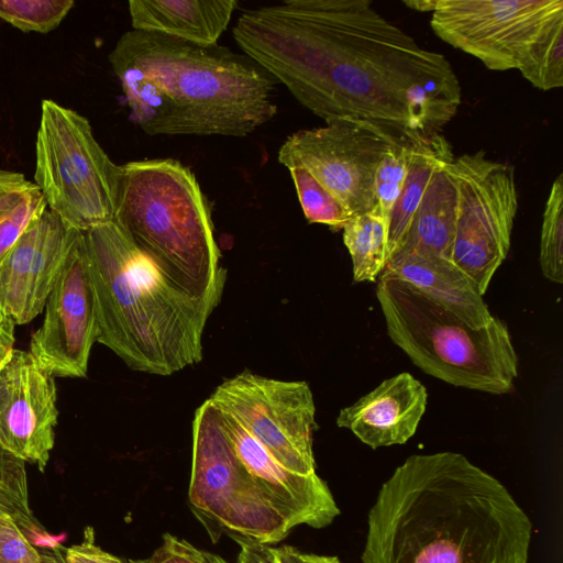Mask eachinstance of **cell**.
<instances>
[{"mask_svg":"<svg viewBox=\"0 0 563 563\" xmlns=\"http://www.w3.org/2000/svg\"><path fill=\"white\" fill-rule=\"evenodd\" d=\"M297 197L309 223H320L333 230H342L352 218L306 169L289 168Z\"/></svg>","mask_w":563,"mask_h":563,"instance_id":"27","label":"cell"},{"mask_svg":"<svg viewBox=\"0 0 563 563\" xmlns=\"http://www.w3.org/2000/svg\"><path fill=\"white\" fill-rule=\"evenodd\" d=\"M540 266L543 276L563 282V175L553 181L545 202L540 239Z\"/></svg>","mask_w":563,"mask_h":563,"instance_id":"24","label":"cell"},{"mask_svg":"<svg viewBox=\"0 0 563 563\" xmlns=\"http://www.w3.org/2000/svg\"><path fill=\"white\" fill-rule=\"evenodd\" d=\"M355 282H376L388 256V225L378 209L352 217L342 228Z\"/></svg>","mask_w":563,"mask_h":563,"instance_id":"21","label":"cell"},{"mask_svg":"<svg viewBox=\"0 0 563 563\" xmlns=\"http://www.w3.org/2000/svg\"><path fill=\"white\" fill-rule=\"evenodd\" d=\"M427 400L426 387L404 372L341 409L336 424L372 449L404 444L415 435Z\"/></svg>","mask_w":563,"mask_h":563,"instance_id":"16","label":"cell"},{"mask_svg":"<svg viewBox=\"0 0 563 563\" xmlns=\"http://www.w3.org/2000/svg\"><path fill=\"white\" fill-rule=\"evenodd\" d=\"M188 498L198 517L232 537L271 545L292 530L238 457L221 413L209 398L192 420Z\"/></svg>","mask_w":563,"mask_h":563,"instance_id":"8","label":"cell"},{"mask_svg":"<svg viewBox=\"0 0 563 563\" xmlns=\"http://www.w3.org/2000/svg\"><path fill=\"white\" fill-rule=\"evenodd\" d=\"M132 30L213 46L228 29L235 0H130Z\"/></svg>","mask_w":563,"mask_h":563,"instance_id":"18","label":"cell"},{"mask_svg":"<svg viewBox=\"0 0 563 563\" xmlns=\"http://www.w3.org/2000/svg\"><path fill=\"white\" fill-rule=\"evenodd\" d=\"M376 296L390 340L426 374L493 395L514 389L518 357L503 320L495 317L473 328L415 286L385 274Z\"/></svg>","mask_w":563,"mask_h":563,"instance_id":"6","label":"cell"},{"mask_svg":"<svg viewBox=\"0 0 563 563\" xmlns=\"http://www.w3.org/2000/svg\"><path fill=\"white\" fill-rule=\"evenodd\" d=\"M209 399L233 417L280 465L301 475L316 473V406L306 382L244 371L223 380Z\"/></svg>","mask_w":563,"mask_h":563,"instance_id":"11","label":"cell"},{"mask_svg":"<svg viewBox=\"0 0 563 563\" xmlns=\"http://www.w3.org/2000/svg\"><path fill=\"white\" fill-rule=\"evenodd\" d=\"M563 15V0H437L431 27L488 69H518L542 31Z\"/></svg>","mask_w":563,"mask_h":563,"instance_id":"12","label":"cell"},{"mask_svg":"<svg viewBox=\"0 0 563 563\" xmlns=\"http://www.w3.org/2000/svg\"><path fill=\"white\" fill-rule=\"evenodd\" d=\"M74 4L73 0H0V19L23 32L48 33Z\"/></svg>","mask_w":563,"mask_h":563,"instance_id":"26","label":"cell"},{"mask_svg":"<svg viewBox=\"0 0 563 563\" xmlns=\"http://www.w3.org/2000/svg\"><path fill=\"white\" fill-rule=\"evenodd\" d=\"M46 209L47 205L43 195L40 190H36L0 222V261Z\"/></svg>","mask_w":563,"mask_h":563,"instance_id":"28","label":"cell"},{"mask_svg":"<svg viewBox=\"0 0 563 563\" xmlns=\"http://www.w3.org/2000/svg\"><path fill=\"white\" fill-rule=\"evenodd\" d=\"M135 563H212L208 552L197 549L185 539L164 533L161 545L145 560Z\"/></svg>","mask_w":563,"mask_h":563,"instance_id":"30","label":"cell"},{"mask_svg":"<svg viewBox=\"0 0 563 563\" xmlns=\"http://www.w3.org/2000/svg\"><path fill=\"white\" fill-rule=\"evenodd\" d=\"M114 221L180 289L222 296L210 207L189 167L173 158L121 165Z\"/></svg>","mask_w":563,"mask_h":563,"instance_id":"5","label":"cell"},{"mask_svg":"<svg viewBox=\"0 0 563 563\" xmlns=\"http://www.w3.org/2000/svg\"><path fill=\"white\" fill-rule=\"evenodd\" d=\"M63 550L64 547L56 548L53 550L43 549L42 551H40L43 563H65Z\"/></svg>","mask_w":563,"mask_h":563,"instance_id":"35","label":"cell"},{"mask_svg":"<svg viewBox=\"0 0 563 563\" xmlns=\"http://www.w3.org/2000/svg\"><path fill=\"white\" fill-rule=\"evenodd\" d=\"M1 515L10 516L35 548L63 547L62 537L49 534L31 510L25 461L0 446Z\"/></svg>","mask_w":563,"mask_h":563,"instance_id":"22","label":"cell"},{"mask_svg":"<svg viewBox=\"0 0 563 563\" xmlns=\"http://www.w3.org/2000/svg\"><path fill=\"white\" fill-rule=\"evenodd\" d=\"M78 232L47 208L0 261V307L16 324L43 311Z\"/></svg>","mask_w":563,"mask_h":563,"instance_id":"15","label":"cell"},{"mask_svg":"<svg viewBox=\"0 0 563 563\" xmlns=\"http://www.w3.org/2000/svg\"><path fill=\"white\" fill-rule=\"evenodd\" d=\"M98 340L95 292L85 232L79 231L46 300L42 325L30 353L54 377H86Z\"/></svg>","mask_w":563,"mask_h":563,"instance_id":"13","label":"cell"},{"mask_svg":"<svg viewBox=\"0 0 563 563\" xmlns=\"http://www.w3.org/2000/svg\"><path fill=\"white\" fill-rule=\"evenodd\" d=\"M518 70L536 88L563 86V15L554 19L530 46Z\"/></svg>","mask_w":563,"mask_h":563,"instance_id":"23","label":"cell"},{"mask_svg":"<svg viewBox=\"0 0 563 563\" xmlns=\"http://www.w3.org/2000/svg\"><path fill=\"white\" fill-rule=\"evenodd\" d=\"M417 141L399 136L383 155L375 177V207L388 225L393 207L406 179Z\"/></svg>","mask_w":563,"mask_h":563,"instance_id":"25","label":"cell"},{"mask_svg":"<svg viewBox=\"0 0 563 563\" xmlns=\"http://www.w3.org/2000/svg\"><path fill=\"white\" fill-rule=\"evenodd\" d=\"M240 545L236 563H278L275 548L241 537H233Z\"/></svg>","mask_w":563,"mask_h":563,"instance_id":"33","label":"cell"},{"mask_svg":"<svg viewBox=\"0 0 563 563\" xmlns=\"http://www.w3.org/2000/svg\"><path fill=\"white\" fill-rule=\"evenodd\" d=\"M63 555L65 563H135L124 561L97 545L92 527L85 528L84 540L80 543L64 548Z\"/></svg>","mask_w":563,"mask_h":563,"instance_id":"32","label":"cell"},{"mask_svg":"<svg viewBox=\"0 0 563 563\" xmlns=\"http://www.w3.org/2000/svg\"><path fill=\"white\" fill-rule=\"evenodd\" d=\"M85 232L98 340L133 371L168 376L202 360V334L221 296L176 286L115 222Z\"/></svg>","mask_w":563,"mask_h":563,"instance_id":"4","label":"cell"},{"mask_svg":"<svg viewBox=\"0 0 563 563\" xmlns=\"http://www.w3.org/2000/svg\"><path fill=\"white\" fill-rule=\"evenodd\" d=\"M36 190L37 186L22 173L0 169V222Z\"/></svg>","mask_w":563,"mask_h":563,"instance_id":"31","label":"cell"},{"mask_svg":"<svg viewBox=\"0 0 563 563\" xmlns=\"http://www.w3.org/2000/svg\"><path fill=\"white\" fill-rule=\"evenodd\" d=\"M452 161L434 172L398 252L450 261L456 219V186Z\"/></svg>","mask_w":563,"mask_h":563,"instance_id":"19","label":"cell"},{"mask_svg":"<svg viewBox=\"0 0 563 563\" xmlns=\"http://www.w3.org/2000/svg\"><path fill=\"white\" fill-rule=\"evenodd\" d=\"M120 176L86 117L42 100L34 184L51 211L78 231L114 221Z\"/></svg>","mask_w":563,"mask_h":563,"instance_id":"7","label":"cell"},{"mask_svg":"<svg viewBox=\"0 0 563 563\" xmlns=\"http://www.w3.org/2000/svg\"><path fill=\"white\" fill-rule=\"evenodd\" d=\"M241 51L327 122L371 121L412 140L440 134L461 104L450 62L369 0H287L243 11Z\"/></svg>","mask_w":563,"mask_h":563,"instance_id":"1","label":"cell"},{"mask_svg":"<svg viewBox=\"0 0 563 563\" xmlns=\"http://www.w3.org/2000/svg\"><path fill=\"white\" fill-rule=\"evenodd\" d=\"M303 563H342L338 556L302 553Z\"/></svg>","mask_w":563,"mask_h":563,"instance_id":"37","label":"cell"},{"mask_svg":"<svg viewBox=\"0 0 563 563\" xmlns=\"http://www.w3.org/2000/svg\"><path fill=\"white\" fill-rule=\"evenodd\" d=\"M0 563H43L40 551L8 515L0 516Z\"/></svg>","mask_w":563,"mask_h":563,"instance_id":"29","label":"cell"},{"mask_svg":"<svg viewBox=\"0 0 563 563\" xmlns=\"http://www.w3.org/2000/svg\"><path fill=\"white\" fill-rule=\"evenodd\" d=\"M109 62L148 135L243 137L276 112L275 79L244 53L130 30Z\"/></svg>","mask_w":563,"mask_h":563,"instance_id":"3","label":"cell"},{"mask_svg":"<svg viewBox=\"0 0 563 563\" xmlns=\"http://www.w3.org/2000/svg\"><path fill=\"white\" fill-rule=\"evenodd\" d=\"M13 318L0 307V363L14 349V328Z\"/></svg>","mask_w":563,"mask_h":563,"instance_id":"34","label":"cell"},{"mask_svg":"<svg viewBox=\"0 0 563 563\" xmlns=\"http://www.w3.org/2000/svg\"><path fill=\"white\" fill-rule=\"evenodd\" d=\"M532 522L508 488L456 452L413 454L368 510L362 563H528Z\"/></svg>","mask_w":563,"mask_h":563,"instance_id":"2","label":"cell"},{"mask_svg":"<svg viewBox=\"0 0 563 563\" xmlns=\"http://www.w3.org/2000/svg\"><path fill=\"white\" fill-rule=\"evenodd\" d=\"M401 135L371 121L339 119L292 133L279 147L277 159L288 169H306L354 217L375 207L379 162Z\"/></svg>","mask_w":563,"mask_h":563,"instance_id":"10","label":"cell"},{"mask_svg":"<svg viewBox=\"0 0 563 563\" xmlns=\"http://www.w3.org/2000/svg\"><path fill=\"white\" fill-rule=\"evenodd\" d=\"M54 378L30 351L13 349L0 363V446L41 472L55 444Z\"/></svg>","mask_w":563,"mask_h":563,"instance_id":"14","label":"cell"},{"mask_svg":"<svg viewBox=\"0 0 563 563\" xmlns=\"http://www.w3.org/2000/svg\"><path fill=\"white\" fill-rule=\"evenodd\" d=\"M382 274L409 283L473 328L495 318L473 282L448 260L398 252Z\"/></svg>","mask_w":563,"mask_h":563,"instance_id":"17","label":"cell"},{"mask_svg":"<svg viewBox=\"0 0 563 563\" xmlns=\"http://www.w3.org/2000/svg\"><path fill=\"white\" fill-rule=\"evenodd\" d=\"M404 3L409 7L412 10L418 11H430L432 12L435 8L437 0H411V1H404Z\"/></svg>","mask_w":563,"mask_h":563,"instance_id":"36","label":"cell"},{"mask_svg":"<svg viewBox=\"0 0 563 563\" xmlns=\"http://www.w3.org/2000/svg\"><path fill=\"white\" fill-rule=\"evenodd\" d=\"M456 219L450 262L484 296L507 257L518 210L514 167L481 150L454 157Z\"/></svg>","mask_w":563,"mask_h":563,"instance_id":"9","label":"cell"},{"mask_svg":"<svg viewBox=\"0 0 563 563\" xmlns=\"http://www.w3.org/2000/svg\"><path fill=\"white\" fill-rule=\"evenodd\" d=\"M453 158L451 146L441 133L415 143L406 179L389 216V260L401 249L411 219L434 172Z\"/></svg>","mask_w":563,"mask_h":563,"instance_id":"20","label":"cell"}]
</instances>
